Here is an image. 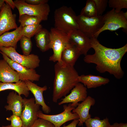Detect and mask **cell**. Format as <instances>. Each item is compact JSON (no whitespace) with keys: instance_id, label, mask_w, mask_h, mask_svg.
Returning <instances> with one entry per match:
<instances>
[{"instance_id":"31","label":"cell","mask_w":127,"mask_h":127,"mask_svg":"<svg viewBox=\"0 0 127 127\" xmlns=\"http://www.w3.org/2000/svg\"><path fill=\"white\" fill-rule=\"evenodd\" d=\"M30 127H55L54 125L49 121L38 118Z\"/></svg>"},{"instance_id":"2","label":"cell","mask_w":127,"mask_h":127,"mask_svg":"<svg viewBox=\"0 0 127 127\" xmlns=\"http://www.w3.org/2000/svg\"><path fill=\"white\" fill-rule=\"evenodd\" d=\"M54 69L55 77L52 99L53 102L57 103L79 83V75L74 66L61 64L58 62L55 64Z\"/></svg>"},{"instance_id":"5","label":"cell","mask_w":127,"mask_h":127,"mask_svg":"<svg viewBox=\"0 0 127 127\" xmlns=\"http://www.w3.org/2000/svg\"><path fill=\"white\" fill-rule=\"evenodd\" d=\"M123 12V11L116 12L115 9L113 8L102 16L104 25L95 34L94 38L97 39L101 33L107 30L113 31L122 28L127 31V20L124 16Z\"/></svg>"},{"instance_id":"12","label":"cell","mask_w":127,"mask_h":127,"mask_svg":"<svg viewBox=\"0 0 127 127\" xmlns=\"http://www.w3.org/2000/svg\"><path fill=\"white\" fill-rule=\"evenodd\" d=\"M0 52L2 55L3 59L17 72L20 80L24 81L29 80L32 82L39 80L40 75L37 73L35 69L28 68L14 62L4 53L0 51Z\"/></svg>"},{"instance_id":"15","label":"cell","mask_w":127,"mask_h":127,"mask_svg":"<svg viewBox=\"0 0 127 127\" xmlns=\"http://www.w3.org/2000/svg\"><path fill=\"white\" fill-rule=\"evenodd\" d=\"M29 91L33 94L36 104L42 106L43 111L45 114H48L51 111L50 108L45 103L43 96V92L47 89L46 86L41 87L29 80L24 81Z\"/></svg>"},{"instance_id":"13","label":"cell","mask_w":127,"mask_h":127,"mask_svg":"<svg viewBox=\"0 0 127 127\" xmlns=\"http://www.w3.org/2000/svg\"><path fill=\"white\" fill-rule=\"evenodd\" d=\"M68 35L69 42L78 48L81 55H87L91 48L90 38L79 29L73 30Z\"/></svg>"},{"instance_id":"27","label":"cell","mask_w":127,"mask_h":127,"mask_svg":"<svg viewBox=\"0 0 127 127\" xmlns=\"http://www.w3.org/2000/svg\"><path fill=\"white\" fill-rule=\"evenodd\" d=\"M42 28V26L40 24L22 27L21 34L22 36L31 38Z\"/></svg>"},{"instance_id":"38","label":"cell","mask_w":127,"mask_h":127,"mask_svg":"<svg viewBox=\"0 0 127 127\" xmlns=\"http://www.w3.org/2000/svg\"><path fill=\"white\" fill-rule=\"evenodd\" d=\"M123 15L125 18L127 20V12H123Z\"/></svg>"},{"instance_id":"24","label":"cell","mask_w":127,"mask_h":127,"mask_svg":"<svg viewBox=\"0 0 127 127\" xmlns=\"http://www.w3.org/2000/svg\"><path fill=\"white\" fill-rule=\"evenodd\" d=\"M80 15L89 18L98 16L96 5L93 0L86 1L85 6L82 10Z\"/></svg>"},{"instance_id":"7","label":"cell","mask_w":127,"mask_h":127,"mask_svg":"<svg viewBox=\"0 0 127 127\" xmlns=\"http://www.w3.org/2000/svg\"><path fill=\"white\" fill-rule=\"evenodd\" d=\"M14 1L19 16L26 14L38 17L42 21L48 20L50 10L47 3L33 5L27 3L25 0H16Z\"/></svg>"},{"instance_id":"30","label":"cell","mask_w":127,"mask_h":127,"mask_svg":"<svg viewBox=\"0 0 127 127\" xmlns=\"http://www.w3.org/2000/svg\"><path fill=\"white\" fill-rule=\"evenodd\" d=\"M93 0L96 5L97 16H101L106 9L108 1L107 0Z\"/></svg>"},{"instance_id":"32","label":"cell","mask_w":127,"mask_h":127,"mask_svg":"<svg viewBox=\"0 0 127 127\" xmlns=\"http://www.w3.org/2000/svg\"><path fill=\"white\" fill-rule=\"evenodd\" d=\"M7 120L11 121L10 125L11 127H22L23 122L20 117L12 115L10 117L6 118Z\"/></svg>"},{"instance_id":"36","label":"cell","mask_w":127,"mask_h":127,"mask_svg":"<svg viewBox=\"0 0 127 127\" xmlns=\"http://www.w3.org/2000/svg\"><path fill=\"white\" fill-rule=\"evenodd\" d=\"M4 0L5 2L7 3L8 4L11 9L13 10L16 7L14 1L12 0Z\"/></svg>"},{"instance_id":"4","label":"cell","mask_w":127,"mask_h":127,"mask_svg":"<svg viewBox=\"0 0 127 127\" xmlns=\"http://www.w3.org/2000/svg\"><path fill=\"white\" fill-rule=\"evenodd\" d=\"M50 32V48L52 49L53 54L50 57L49 60L62 64L63 63L61 59V54L65 47L69 42L68 35L55 28H52Z\"/></svg>"},{"instance_id":"6","label":"cell","mask_w":127,"mask_h":127,"mask_svg":"<svg viewBox=\"0 0 127 127\" xmlns=\"http://www.w3.org/2000/svg\"><path fill=\"white\" fill-rule=\"evenodd\" d=\"M0 51L13 61L28 68L35 69L39 66L40 60L37 55H21L16 51V48L10 47H0Z\"/></svg>"},{"instance_id":"26","label":"cell","mask_w":127,"mask_h":127,"mask_svg":"<svg viewBox=\"0 0 127 127\" xmlns=\"http://www.w3.org/2000/svg\"><path fill=\"white\" fill-rule=\"evenodd\" d=\"M86 127H110L111 125L109 119L106 118L103 120L98 117L91 118L85 122Z\"/></svg>"},{"instance_id":"16","label":"cell","mask_w":127,"mask_h":127,"mask_svg":"<svg viewBox=\"0 0 127 127\" xmlns=\"http://www.w3.org/2000/svg\"><path fill=\"white\" fill-rule=\"evenodd\" d=\"M94 99L91 96H87L86 99L72 110V112L76 113L79 117V126H81L88 119L91 118L89 114V111L91 106H93L95 103Z\"/></svg>"},{"instance_id":"17","label":"cell","mask_w":127,"mask_h":127,"mask_svg":"<svg viewBox=\"0 0 127 127\" xmlns=\"http://www.w3.org/2000/svg\"><path fill=\"white\" fill-rule=\"evenodd\" d=\"M81 55L78 48L75 45L69 42L61 52V59L64 64L74 66Z\"/></svg>"},{"instance_id":"11","label":"cell","mask_w":127,"mask_h":127,"mask_svg":"<svg viewBox=\"0 0 127 127\" xmlns=\"http://www.w3.org/2000/svg\"><path fill=\"white\" fill-rule=\"evenodd\" d=\"M5 3L0 11V35L18 27L16 23V15L12 13L8 4Z\"/></svg>"},{"instance_id":"10","label":"cell","mask_w":127,"mask_h":127,"mask_svg":"<svg viewBox=\"0 0 127 127\" xmlns=\"http://www.w3.org/2000/svg\"><path fill=\"white\" fill-rule=\"evenodd\" d=\"M40 105L36 104L35 98L23 99V104L20 117L23 122L22 127H30L38 118V113Z\"/></svg>"},{"instance_id":"19","label":"cell","mask_w":127,"mask_h":127,"mask_svg":"<svg viewBox=\"0 0 127 127\" xmlns=\"http://www.w3.org/2000/svg\"><path fill=\"white\" fill-rule=\"evenodd\" d=\"M22 28L20 25L14 30L6 32L0 35V47H10L16 48L17 43L22 36L21 34Z\"/></svg>"},{"instance_id":"29","label":"cell","mask_w":127,"mask_h":127,"mask_svg":"<svg viewBox=\"0 0 127 127\" xmlns=\"http://www.w3.org/2000/svg\"><path fill=\"white\" fill-rule=\"evenodd\" d=\"M108 3L109 7L115 9L117 12H120L123 8H127V0H109Z\"/></svg>"},{"instance_id":"28","label":"cell","mask_w":127,"mask_h":127,"mask_svg":"<svg viewBox=\"0 0 127 127\" xmlns=\"http://www.w3.org/2000/svg\"><path fill=\"white\" fill-rule=\"evenodd\" d=\"M20 41V47L23 55H28L30 54L32 46L31 38L23 36Z\"/></svg>"},{"instance_id":"8","label":"cell","mask_w":127,"mask_h":127,"mask_svg":"<svg viewBox=\"0 0 127 127\" xmlns=\"http://www.w3.org/2000/svg\"><path fill=\"white\" fill-rule=\"evenodd\" d=\"M79 30L90 38H94L104 24L103 16L89 18L79 15L77 16Z\"/></svg>"},{"instance_id":"34","label":"cell","mask_w":127,"mask_h":127,"mask_svg":"<svg viewBox=\"0 0 127 127\" xmlns=\"http://www.w3.org/2000/svg\"><path fill=\"white\" fill-rule=\"evenodd\" d=\"M79 122V119H74L70 124L67 126L64 125L63 127H76Z\"/></svg>"},{"instance_id":"23","label":"cell","mask_w":127,"mask_h":127,"mask_svg":"<svg viewBox=\"0 0 127 127\" xmlns=\"http://www.w3.org/2000/svg\"><path fill=\"white\" fill-rule=\"evenodd\" d=\"M35 39L37 47L42 52H45L50 48L51 36L50 32L42 28L35 35Z\"/></svg>"},{"instance_id":"35","label":"cell","mask_w":127,"mask_h":127,"mask_svg":"<svg viewBox=\"0 0 127 127\" xmlns=\"http://www.w3.org/2000/svg\"><path fill=\"white\" fill-rule=\"evenodd\" d=\"M110 127H127V123H118L116 122L111 125Z\"/></svg>"},{"instance_id":"9","label":"cell","mask_w":127,"mask_h":127,"mask_svg":"<svg viewBox=\"0 0 127 127\" xmlns=\"http://www.w3.org/2000/svg\"><path fill=\"white\" fill-rule=\"evenodd\" d=\"M64 111L60 113L54 115H49L43 113L40 110L38 113V118L47 120L50 122L55 127H60L64 123L69 121L75 119H79V117L76 113L71 111L75 107H73L71 103L68 105L63 106Z\"/></svg>"},{"instance_id":"33","label":"cell","mask_w":127,"mask_h":127,"mask_svg":"<svg viewBox=\"0 0 127 127\" xmlns=\"http://www.w3.org/2000/svg\"><path fill=\"white\" fill-rule=\"evenodd\" d=\"M27 3L32 5H38L41 4L47 3L48 0H25Z\"/></svg>"},{"instance_id":"21","label":"cell","mask_w":127,"mask_h":127,"mask_svg":"<svg viewBox=\"0 0 127 127\" xmlns=\"http://www.w3.org/2000/svg\"><path fill=\"white\" fill-rule=\"evenodd\" d=\"M78 79L79 82L88 89L95 88L105 85L110 82L108 78L91 74L79 75Z\"/></svg>"},{"instance_id":"1","label":"cell","mask_w":127,"mask_h":127,"mask_svg":"<svg viewBox=\"0 0 127 127\" xmlns=\"http://www.w3.org/2000/svg\"><path fill=\"white\" fill-rule=\"evenodd\" d=\"M91 48L95 53L87 55L83 60L88 64L96 65V68L100 73L107 72L117 79L122 78L124 72L121 66L122 59L127 52V44L117 48H107L101 44L97 38H90Z\"/></svg>"},{"instance_id":"14","label":"cell","mask_w":127,"mask_h":127,"mask_svg":"<svg viewBox=\"0 0 127 127\" xmlns=\"http://www.w3.org/2000/svg\"><path fill=\"white\" fill-rule=\"evenodd\" d=\"M87 97V88L82 83H79L72 89L70 93L61 99L58 104L61 105L65 103H71L72 105L76 107L78 102L83 101Z\"/></svg>"},{"instance_id":"18","label":"cell","mask_w":127,"mask_h":127,"mask_svg":"<svg viewBox=\"0 0 127 127\" xmlns=\"http://www.w3.org/2000/svg\"><path fill=\"white\" fill-rule=\"evenodd\" d=\"M20 80L17 72L4 59L0 60V82L16 83Z\"/></svg>"},{"instance_id":"37","label":"cell","mask_w":127,"mask_h":127,"mask_svg":"<svg viewBox=\"0 0 127 127\" xmlns=\"http://www.w3.org/2000/svg\"><path fill=\"white\" fill-rule=\"evenodd\" d=\"M4 3V0H0V11Z\"/></svg>"},{"instance_id":"3","label":"cell","mask_w":127,"mask_h":127,"mask_svg":"<svg viewBox=\"0 0 127 127\" xmlns=\"http://www.w3.org/2000/svg\"><path fill=\"white\" fill-rule=\"evenodd\" d=\"M55 28L68 34L75 30L79 29L77 16L71 7L63 6L54 12Z\"/></svg>"},{"instance_id":"22","label":"cell","mask_w":127,"mask_h":127,"mask_svg":"<svg viewBox=\"0 0 127 127\" xmlns=\"http://www.w3.org/2000/svg\"><path fill=\"white\" fill-rule=\"evenodd\" d=\"M8 90L14 91L19 95H23L26 97H28L29 94V91L25 82L20 80L15 83L0 82V92Z\"/></svg>"},{"instance_id":"20","label":"cell","mask_w":127,"mask_h":127,"mask_svg":"<svg viewBox=\"0 0 127 127\" xmlns=\"http://www.w3.org/2000/svg\"><path fill=\"white\" fill-rule=\"evenodd\" d=\"M8 105L4 108L6 111H11L12 115L20 117L23 104V98L20 95H17L14 91L10 92L7 98Z\"/></svg>"},{"instance_id":"39","label":"cell","mask_w":127,"mask_h":127,"mask_svg":"<svg viewBox=\"0 0 127 127\" xmlns=\"http://www.w3.org/2000/svg\"><path fill=\"white\" fill-rule=\"evenodd\" d=\"M1 127H11L10 125H8L6 126H2Z\"/></svg>"},{"instance_id":"25","label":"cell","mask_w":127,"mask_h":127,"mask_svg":"<svg viewBox=\"0 0 127 127\" xmlns=\"http://www.w3.org/2000/svg\"><path fill=\"white\" fill-rule=\"evenodd\" d=\"M42 21L39 17L26 14L19 16V22L22 27L40 24Z\"/></svg>"}]
</instances>
